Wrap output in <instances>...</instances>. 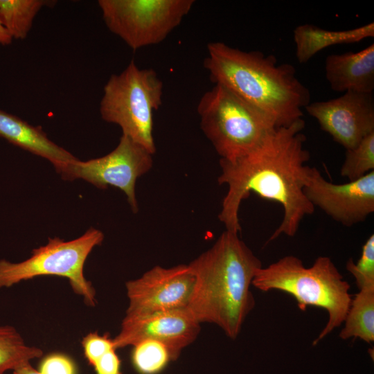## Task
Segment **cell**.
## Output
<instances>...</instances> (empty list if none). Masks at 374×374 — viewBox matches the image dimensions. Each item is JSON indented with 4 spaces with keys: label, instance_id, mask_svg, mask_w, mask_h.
Listing matches in <instances>:
<instances>
[{
    "label": "cell",
    "instance_id": "9",
    "mask_svg": "<svg viewBox=\"0 0 374 374\" xmlns=\"http://www.w3.org/2000/svg\"><path fill=\"white\" fill-rule=\"evenodd\" d=\"M152 155L122 134L116 148L105 156L86 161L76 159L57 172L64 180L82 179L99 188L109 186L119 188L125 194L132 211L136 213L139 210L136 182L152 168Z\"/></svg>",
    "mask_w": 374,
    "mask_h": 374
},
{
    "label": "cell",
    "instance_id": "21",
    "mask_svg": "<svg viewBox=\"0 0 374 374\" xmlns=\"http://www.w3.org/2000/svg\"><path fill=\"white\" fill-rule=\"evenodd\" d=\"M372 171H374V132L366 136L356 147L346 150L340 175L349 181H354Z\"/></svg>",
    "mask_w": 374,
    "mask_h": 374
},
{
    "label": "cell",
    "instance_id": "3",
    "mask_svg": "<svg viewBox=\"0 0 374 374\" xmlns=\"http://www.w3.org/2000/svg\"><path fill=\"white\" fill-rule=\"evenodd\" d=\"M207 51L204 66L211 81L254 106L276 128L303 119L310 92L297 78L294 66L278 64L273 55L242 51L222 42H210Z\"/></svg>",
    "mask_w": 374,
    "mask_h": 374
},
{
    "label": "cell",
    "instance_id": "8",
    "mask_svg": "<svg viewBox=\"0 0 374 374\" xmlns=\"http://www.w3.org/2000/svg\"><path fill=\"white\" fill-rule=\"evenodd\" d=\"M193 0H99L108 29L132 50L157 44L190 11Z\"/></svg>",
    "mask_w": 374,
    "mask_h": 374
},
{
    "label": "cell",
    "instance_id": "13",
    "mask_svg": "<svg viewBox=\"0 0 374 374\" xmlns=\"http://www.w3.org/2000/svg\"><path fill=\"white\" fill-rule=\"evenodd\" d=\"M305 109L346 150L374 132L373 93L348 91L337 98L310 103Z\"/></svg>",
    "mask_w": 374,
    "mask_h": 374
},
{
    "label": "cell",
    "instance_id": "6",
    "mask_svg": "<svg viewBox=\"0 0 374 374\" xmlns=\"http://www.w3.org/2000/svg\"><path fill=\"white\" fill-rule=\"evenodd\" d=\"M197 112L202 130L226 161L247 154L276 129L265 114L218 84L202 96Z\"/></svg>",
    "mask_w": 374,
    "mask_h": 374
},
{
    "label": "cell",
    "instance_id": "23",
    "mask_svg": "<svg viewBox=\"0 0 374 374\" xmlns=\"http://www.w3.org/2000/svg\"><path fill=\"white\" fill-rule=\"evenodd\" d=\"M84 356L89 364L93 366L103 355L114 348L113 339L107 335H100L98 332H90L82 341Z\"/></svg>",
    "mask_w": 374,
    "mask_h": 374
},
{
    "label": "cell",
    "instance_id": "4",
    "mask_svg": "<svg viewBox=\"0 0 374 374\" xmlns=\"http://www.w3.org/2000/svg\"><path fill=\"white\" fill-rule=\"evenodd\" d=\"M252 285L262 292L278 290L292 295L301 310L310 305L324 309L328 321L314 345L343 324L352 301L350 284L328 256L318 257L306 267L298 257L285 256L258 269Z\"/></svg>",
    "mask_w": 374,
    "mask_h": 374
},
{
    "label": "cell",
    "instance_id": "19",
    "mask_svg": "<svg viewBox=\"0 0 374 374\" xmlns=\"http://www.w3.org/2000/svg\"><path fill=\"white\" fill-rule=\"evenodd\" d=\"M42 355L39 348L27 345L15 328L0 325V374L12 371Z\"/></svg>",
    "mask_w": 374,
    "mask_h": 374
},
{
    "label": "cell",
    "instance_id": "5",
    "mask_svg": "<svg viewBox=\"0 0 374 374\" xmlns=\"http://www.w3.org/2000/svg\"><path fill=\"white\" fill-rule=\"evenodd\" d=\"M163 82L154 70L140 69L132 60L105 84L100 103L103 121L118 125L123 135L154 154L153 114L162 103Z\"/></svg>",
    "mask_w": 374,
    "mask_h": 374
},
{
    "label": "cell",
    "instance_id": "18",
    "mask_svg": "<svg viewBox=\"0 0 374 374\" xmlns=\"http://www.w3.org/2000/svg\"><path fill=\"white\" fill-rule=\"evenodd\" d=\"M52 1L44 0H0V19L12 39H24L30 32L39 11Z\"/></svg>",
    "mask_w": 374,
    "mask_h": 374
},
{
    "label": "cell",
    "instance_id": "7",
    "mask_svg": "<svg viewBox=\"0 0 374 374\" xmlns=\"http://www.w3.org/2000/svg\"><path fill=\"white\" fill-rule=\"evenodd\" d=\"M102 231L90 228L80 237L65 241L58 237L34 249L28 259L19 262L0 260V289L10 287L23 280L40 276L67 278L73 292L83 297L86 304L96 305V292L84 277L85 261L93 249L101 244Z\"/></svg>",
    "mask_w": 374,
    "mask_h": 374
},
{
    "label": "cell",
    "instance_id": "14",
    "mask_svg": "<svg viewBox=\"0 0 374 374\" xmlns=\"http://www.w3.org/2000/svg\"><path fill=\"white\" fill-rule=\"evenodd\" d=\"M325 75L335 91L373 93L374 44L357 52L329 55L325 60Z\"/></svg>",
    "mask_w": 374,
    "mask_h": 374
},
{
    "label": "cell",
    "instance_id": "2",
    "mask_svg": "<svg viewBox=\"0 0 374 374\" xmlns=\"http://www.w3.org/2000/svg\"><path fill=\"white\" fill-rule=\"evenodd\" d=\"M188 265L195 284L187 308L200 323H214L236 339L255 306L250 287L261 260L238 233L226 230Z\"/></svg>",
    "mask_w": 374,
    "mask_h": 374
},
{
    "label": "cell",
    "instance_id": "17",
    "mask_svg": "<svg viewBox=\"0 0 374 374\" xmlns=\"http://www.w3.org/2000/svg\"><path fill=\"white\" fill-rule=\"evenodd\" d=\"M339 337L345 340L359 338L368 344L374 341V287H364L352 299Z\"/></svg>",
    "mask_w": 374,
    "mask_h": 374
},
{
    "label": "cell",
    "instance_id": "27",
    "mask_svg": "<svg viewBox=\"0 0 374 374\" xmlns=\"http://www.w3.org/2000/svg\"><path fill=\"white\" fill-rule=\"evenodd\" d=\"M13 39L3 26L0 19V44L3 46L9 45L12 43Z\"/></svg>",
    "mask_w": 374,
    "mask_h": 374
},
{
    "label": "cell",
    "instance_id": "1",
    "mask_svg": "<svg viewBox=\"0 0 374 374\" xmlns=\"http://www.w3.org/2000/svg\"><path fill=\"white\" fill-rule=\"evenodd\" d=\"M303 119L292 125L270 131L247 154L233 161L220 159L219 184H226L218 217L226 230L241 231L239 209L251 193L274 201L283 208V220L267 242L284 234L294 237L305 216L314 207L306 197L304 177L310 155L305 148Z\"/></svg>",
    "mask_w": 374,
    "mask_h": 374
},
{
    "label": "cell",
    "instance_id": "22",
    "mask_svg": "<svg viewBox=\"0 0 374 374\" xmlns=\"http://www.w3.org/2000/svg\"><path fill=\"white\" fill-rule=\"evenodd\" d=\"M347 270L353 276L359 289L374 287V235L364 242L361 256L355 263L352 258L346 262Z\"/></svg>",
    "mask_w": 374,
    "mask_h": 374
},
{
    "label": "cell",
    "instance_id": "15",
    "mask_svg": "<svg viewBox=\"0 0 374 374\" xmlns=\"http://www.w3.org/2000/svg\"><path fill=\"white\" fill-rule=\"evenodd\" d=\"M0 137L10 143L48 160L56 171L75 158L51 141L39 127L0 109Z\"/></svg>",
    "mask_w": 374,
    "mask_h": 374
},
{
    "label": "cell",
    "instance_id": "25",
    "mask_svg": "<svg viewBox=\"0 0 374 374\" xmlns=\"http://www.w3.org/2000/svg\"><path fill=\"white\" fill-rule=\"evenodd\" d=\"M112 349L103 355L93 366L96 374H123L121 370V359Z\"/></svg>",
    "mask_w": 374,
    "mask_h": 374
},
{
    "label": "cell",
    "instance_id": "10",
    "mask_svg": "<svg viewBox=\"0 0 374 374\" xmlns=\"http://www.w3.org/2000/svg\"><path fill=\"white\" fill-rule=\"evenodd\" d=\"M303 190L314 208L345 226L364 222L374 212V171L337 184L327 181L317 168L307 166Z\"/></svg>",
    "mask_w": 374,
    "mask_h": 374
},
{
    "label": "cell",
    "instance_id": "20",
    "mask_svg": "<svg viewBox=\"0 0 374 374\" xmlns=\"http://www.w3.org/2000/svg\"><path fill=\"white\" fill-rule=\"evenodd\" d=\"M132 362L140 374H158L173 361L168 348L154 339H143L133 346Z\"/></svg>",
    "mask_w": 374,
    "mask_h": 374
},
{
    "label": "cell",
    "instance_id": "28",
    "mask_svg": "<svg viewBox=\"0 0 374 374\" xmlns=\"http://www.w3.org/2000/svg\"><path fill=\"white\" fill-rule=\"evenodd\" d=\"M3 374H7V373H3Z\"/></svg>",
    "mask_w": 374,
    "mask_h": 374
},
{
    "label": "cell",
    "instance_id": "16",
    "mask_svg": "<svg viewBox=\"0 0 374 374\" xmlns=\"http://www.w3.org/2000/svg\"><path fill=\"white\" fill-rule=\"evenodd\" d=\"M373 36V22L345 30H329L313 24H301L294 30L296 56L299 62L304 64L328 46L359 42Z\"/></svg>",
    "mask_w": 374,
    "mask_h": 374
},
{
    "label": "cell",
    "instance_id": "26",
    "mask_svg": "<svg viewBox=\"0 0 374 374\" xmlns=\"http://www.w3.org/2000/svg\"><path fill=\"white\" fill-rule=\"evenodd\" d=\"M12 374H41L35 370L30 362L25 363L12 371Z\"/></svg>",
    "mask_w": 374,
    "mask_h": 374
},
{
    "label": "cell",
    "instance_id": "12",
    "mask_svg": "<svg viewBox=\"0 0 374 374\" xmlns=\"http://www.w3.org/2000/svg\"><path fill=\"white\" fill-rule=\"evenodd\" d=\"M200 331V323L187 308L128 316L122 321L118 334L113 339L114 348L133 346L143 339L164 344L173 361L192 344Z\"/></svg>",
    "mask_w": 374,
    "mask_h": 374
},
{
    "label": "cell",
    "instance_id": "11",
    "mask_svg": "<svg viewBox=\"0 0 374 374\" xmlns=\"http://www.w3.org/2000/svg\"><path fill=\"white\" fill-rule=\"evenodd\" d=\"M195 284L188 265L155 266L125 283L129 305L125 315L187 308Z\"/></svg>",
    "mask_w": 374,
    "mask_h": 374
},
{
    "label": "cell",
    "instance_id": "24",
    "mask_svg": "<svg viewBox=\"0 0 374 374\" xmlns=\"http://www.w3.org/2000/svg\"><path fill=\"white\" fill-rule=\"evenodd\" d=\"M41 374H76L73 362L66 355L53 353L46 356L41 362Z\"/></svg>",
    "mask_w": 374,
    "mask_h": 374
}]
</instances>
